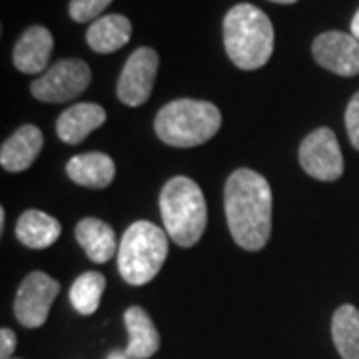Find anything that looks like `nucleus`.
<instances>
[{"instance_id":"12","label":"nucleus","mask_w":359,"mask_h":359,"mask_svg":"<svg viewBox=\"0 0 359 359\" xmlns=\"http://www.w3.org/2000/svg\"><path fill=\"white\" fill-rule=\"evenodd\" d=\"M42 144V132L32 124H25L2 144L0 164L8 172H25L39 158Z\"/></svg>"},{"instance_id":"23","label":"nucleus","mask_w":359,"mask_h":359,"mask_svg":"<svg viewBox=\"0 0 359 359\" xmlns=\"http://www.w3.org/2000/svg\"><path fill=\"white\" fill-rule=\"evenodd\" d=\"M14 349H16V334L8 327H2L0 330V358L11 359Z\"/></svg>"},{"instance_id":"6","label":"nucleus","mask_w":359,"mask_h":359,"mask_svg":"<svg viewBox=\"0 0 359 359\" xmlns=\"http://www.w3.org/2000/svg\"><path fill=\"white\" fill-rule=\"evenodd\" d=\"M90 78L92 74L84 60L66 58L52 65L39 80H34L30 92L40 102H68L88 88Z\"/></svg>"},{"instance_id":"2","label":"nucleus","mask_w":359,"mask_h":359,"mask_svg":"<svg viewBox=\"0 0 359 359\" xmlns=\"http://www.w3.org/2000/svg\"><path fill=\"white\" fill-rule=\"evenodd\" d=\"M224 46L242 70L268 65L273 52V26L268 14L254 4H236L224 18Z\"/></svg>"},{"instance_id":"9","label":"nucleus","mask_w":359,"mask_h":359,"mask_svg":"<svg viewBox=\"0 0 359 359\" xmlns=\"http://www.w3.org/2000/svg\"><path fill=\"white\" fill-rule=\"evenodd\" d=\"M160 58L154 48L142 46L130 54L124 65V70L118 78V98L126 106H142L150 98L154 88L156 72H158Z\"/></svg>"},{"instance_id":"5","label":"nucleus","mask_w":359,"mask_h":359,"mask_svg":"<svg viewBox=\"0 0 359 359\" xmlns=\"http://www.w3.org/2000/svg\"><path fill=\"white\" fill-rule=\"evenodd\" d=\"M168 257V236L152 222H134L118 248V269L130 285L152 282Z\"/></svg>"},{"instance_id":"7","label":"nucleus","mask_w":359,"mask_h":359,"mask_svg":"<svg viewBox=\"0 0 359 359\" xmlns=\"http://www.w3.org/2000/svg\"><path fill=\"white\" fill-rule=\"evenodd\" d=\"M60 292V283L44 271H32L20 283L14 297V316L25 327H40L48 320L52 302Z\"/></svg>"},{"instance_id":"26","label":"nucleus","mask_w":359,"mask_h":359,"mask_svg":"<svg viewBox=\"0 0 359 359\" xmlns=\"http://www.w3.org/2000/svg\"><path fill=\"white\" fill-rule=\"evenodd\" d=\"M4 218H6V212L4 208H0V230H4Z\"/></svg>"},{"instance_id":"20","label":"nucleus","mask_w":359,"mask_h":359,"mask_svg":"<svg viewBox=\"0 0 359 359\" xmlns=\"http://www.w3.org/2000/svg\"><path fill=\"white\" fill-rule=\"evenodd\" d=\"M104 287H106V280L98 271H86V273L78 276L70 287V302L78 313H82V316L94 313L100 306Z\"/></svg>"},{"instance_id":"17","label":"nucleus","mask_w":359,"mask_h":359,"mask_svg":"<svg viewBox=\"0 0 359 359\" xmlns=\"http://www.w3.org/2000/svg\"><path fill=\"white\" fill-rule=\"evenodd\" d=\"M76 240L86 256L96 264L110 262L118 252L114 230L98 218H84L78 222Z\"/></svg>"},{"instance_id":"13","label":"nucleus","mask_w":359,"mask_h":359,"mask_svg":"<svg viewBox=\"0 0 359 359\" xmlns=\"http://www.w3.org/2000/svg\"><path fill=\"white\" fill-rule=\"evenodd\" d=\"M104 122H106V112L102 106L80 102L60 114L56 122V134L66 144H80L88 134L100 128Z\"/></svg>"},{"instance_id":"1","label":"nucleus","mask_w":359,"mask_h":359,"mask_svg":"<svg viewBox=\"0 0 359 359\" xmlns=\"http://www.w3.org/2000/svg\"><path fill=\"white\" fill-rule=\"evenodd\" d=\"M226 218L231 238L244 250L257 252L271 233V188L250 168H240L226 182Z\"/></svg>"},{"instance_id":"14","label":"nucleus","mask_w":359,"mask_h":359,"mask_svg":"<svg viewBox=\"0 0 359 359\" xmlns=\"http://www.w3.org/2000/svg\"><path fill=\"white\" fill-rule=\"evenodd\" d=\"M66 174L72 182L84 188L102 190L112 184L116 176L114 160L102 152H88V154H78L68 160Z\"/></svg>"},{"instance_id":"10","label":"nucleus","mask_w":359,"mask_h":359,"mask_svg":"<svg viewBox=\"0 0 359 359\" xmlns=\"http://www.w3.org/2000/svg\"><path fill=\"white\" fill-rule=\"evenodd\" d=\"M311 54L316 62L339 76L359 74V40L353 34L339 30L323 32L311 44Z\"/></svg>"},{"instance_id":"25","label":"nucleus","mask_w":359,"mask_h":359,"mask_svg":"<svg viewBox=\"0 0 359 359\" xmlns=\"http://www.w3.org/2000/svg\"><path fill=\"white\" fill-rule=\"evenodd\" d=\"M106 359H130V358L126 355V351H112V353H110Z\"/></svg>"},{"instance_id":"19","label":"nucleus","mask_w":359,"mask_h":359,"mask_svg":"<svg viewBox=\"0 0 359 359\" xmlns=\"http://www.w3.org/2000/svg\"><path fill=\"white\" fill-rule=\"evenodd\" d=\"M335 349L344 359H359V309L351 304L339 306L332 320Z\"/></svg>"},{"instance_id":"4","label":"nucleus","mask_w":359,"mask_h":359,"mask_svg":"<svg viewBox=\"0 0 359 359\" xmlns=\"http://www.w3.org/2000/svg\"><path fill=\"white\" fill-rule=\"evenodd\" d=\"M160 212L172 242L192 248L200 242L208 224L204 194L194 180L176 176L168 180L160 194Z\"/></svg>"},{"instance_id":"3","label":"nucleus","mask_w":359,"mask_h":359,"mask_svg":"<svg viewBox=\"0 0 359 359\" xmlns=\"http://www.w3.org/2000/svg\"><path fill=\"white\" fill-rule=\"evenodd\" d=\"M222 126L218 106L205 100L180 98L168 102L156 114L158 138L176 148H194L216 136Z\"/></svg>"},{"instance_id":"11","label":"nucleus","mask_w":359,"mask_h":359,"mask_svg":"<svg viewBox=\"0 0 359 359\" xmlns=\"http://www.w3.org/2000/svg\"><path fill=\"white\" fill-rule=\"evenodd\" d=\"M54 39L44 26H30L18 39L13 52L14 66L25 74H40L50 62Z\"/></svg>"},{"instance_id":"22","label":"nucleus","mask_w":359,"mask_h":359,"mask_svg":"<svg viewBox=\"0 0 359 359\" xmlns=\"http://www.w3.org/2000/svg\"><path fill=\"white\" fill-rule=\"evenodd\" d=\"M346 128L351 146L359 150V92L353 94L346 108Z\"/></svg>"},{"instance_id":"21","label":"nucleus","mask_w":359,"mask_h":359,"mask_svg":"<svg viewBox=\"0 0 359 359\" xmlns=\"http://www.w3.org/2000/svg\"><path fill=\"white\" fill-rule=\"evenodd\" d=\"M112 0H70L68 13L76 22L98 20V16L110 6Z\"/></svg>"},{"instance_id":"15","label":"nucleus","mask_w":359,"mask_h":359,"mask_svg":"<svg viewBox=\"0 0 359 359\" xmlns=\"http://www.w3.org/2000/svg\"><path fill=\"white\" fill-rule=\"evenodd\" d=\"M124 323L128 330L126 355L130 359H148L160 349V334L146 309L132 306L124 313Z\"/></svg>"},{"instance_id":"24","label":"nucleus","mask_w":359,"mask_h":359,"mask_svg":"<svg viewBox=\"0 0 359 359\" xmlns=\"http://www.w3.org/2000/svg\"><path fill=\"white\" fill-rule=\"evenodd\" d=\"M351 34L359 40V11L353 16V20H351Z\"/></svg>"},{"instance_id":"16","label":"nucleus","mask_w":359,"mask_h":359,"mask_svg":"<svg viewBox=\"0 0 359 359\" xmlns=\"http://www.w3.org/2000/svg\"><path fill=\"white\" fill-rule=\"evenodd\" d=\"M132 36V22L122 14H106L90 25L86 42L98 54H112L128 44Z\"/></svg>"},{"instance_id":"27","label":"nucleus","mask_w":359,"mask_h":359,"mask_svg":"<svg viewBox=\"0 0 359 359\" xmlns=\"http://www.w3.org/2000/svg\"><path fill=\"white\" fill-rule=\"evenodd\" d=\"M269 2H278V4H294L297 0H269Z\"/></svg>"},{"instance_id":"8","label":"nucleus","mask_w":359,"mask_h":359,"mask_svg":"<svg viewBox=\"0 0 359 359\" xmlns=\"http://www.w3.org/2000/svg\"><path fill=\"white\" fill-rule=\"evenodd\" d=\"M299 164L311 178L334 182L344 174V156L334 130L318 128L299 146Z\"/></svg>"},{"instance_id":"18","label":"nucleus","mask_w":359,"mask_h":359,"mask_svg":"<svg viewBox=\"0 0 359 359\" xmlns=\"http://www.w3.org/2000/svg\"><path fill=\"white\" fill-rule=\"evenodd\" d=\"M60 236V222L40 210H28L16 222V238L32 250H44Z\"/></svg>"}]
</instances>
